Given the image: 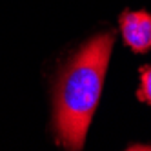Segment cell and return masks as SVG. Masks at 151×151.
Returning <instances> with one entry per match:
<instances>
[{"instance_id":"cell-2","label":"cell","mask_w":151,"mask_h":151,"mask_svg":"<svg viewBox=\"0 0 151 151\" xmlns=\"http://www.w3.org/2000/svg\"><path fill=\"white\" fill-rule=\"evenodd\" d=\"M124 44L133 53L151 51V13L124 11L118 17Z\"/></svg>"},{"instance_id":"cell-3","label":"cell","mask_w":151,"mask_h":151,"mask_svg":"<svg viewBox=\"0 0 151 151\" xmlns=\"http://www.w3.org/2000/svg\"><path fill=\"white\" fill-rule=\"evenodd\" d=\"M137 99L151 106V64L140 68V86L137 91Z\"/></svg>"},{"instance_id":"cell-1","label":"cell","mask_w":151,"mask_h":151,"mask_svg":"<svg viewBox=\"0 0 151 151\" xmlns=\"http://www.w3.org/2000/svg\"><path fill=\"white\" fill-rule=\"evenodd\" d=\"M115 46L113 31L91 37L60 68L53 88V133L64 149L84 147Z\"/></svg>"}]
</instances>
